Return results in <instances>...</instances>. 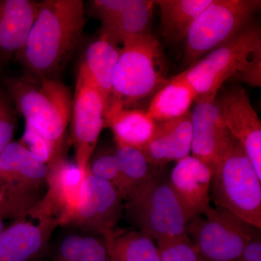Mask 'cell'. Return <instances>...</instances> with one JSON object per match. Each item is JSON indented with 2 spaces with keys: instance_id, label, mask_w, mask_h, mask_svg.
I'll return each instance as SVG.
<instances>
[{
  "instance_id": "obj_1",
  "label": "cell",
  "mask_w": 261,
  "mask_h": 261,
  "mask_svg": "<svg viewBox=\"0 0 261 261\" xmlns=\"http://www.w3.org/2000/svg\"><path fill=\"white\" fill-rule=\"evenodd\" d=\"M86 22L82 0L39 2L37 17L16 57L25 73L56 79L74 53Z\"/></svg>"
},
{
  "instance_id": "obj_2",
  "label": "cell",
  "mask_w": 261,
  "mask_h": 261,
  "mask_svg": "<svg viewBox=\"0 0 261 261\" xmlns=\"http://www.w3.org/2000/svg\"><path fill=\"white\" fill-rule=\"evenodd\" d=\"M183 73L195 92V101L216 99L221 86L228 80L260 87V29L255 25L245 27Z\"/></svg>"
},
{
  "instance_id": "obj_3",
  "label": "cell",
  "mask_w": 261,
  "mask_h": 261,
  "mask_svg": "<svg viewBox=\"0 0 261 261\" xmlns=\"http://www.w3.org/2000/svg\"><path fill=\"white\" fill-rule=\"evenodd\" d=\"M2 82L25 123L65 152V136L73 104L68 87L58 79L27 73L5 77Z\"/></svg>"
},
{
  "instance_id": "obj_4",
  "label": "cell",
  "mask_w": 261,
  "mask_h": 261,
  "mask_svg": "<svg viewBox=\"0 0 261 261\" xmlns=\"http://www.w3.org/2000/svg\"><path fill=\"white\" fill-rule=\"evenodd\" d=\"M168 80L159 40L150 33L130 39L123 43L113 72L110 105L135 107L155 93Z\"/></svg>"
},
{
  "instance_id": "obj_5",
  "label": "cell",
  "mask_w": 261,
  "mask_h": 261,
  "mask_svg": "<svg viewBox=\"0 0 261 261\" xmlns=\"http://www.w3.org/2000/svg\"><path fill=\"white\" fill-rule=\"evenodd\" d=\"M211 187L216 207L260 229L261 178L234 137L215 166Z\"/></svg>"
},
{
  "instance_id": "obj_6",
  "label": "cell",
  "mask_w": 261,
  "mask_h": 261,
  "mask_svg": "<svg viewBox=\"0 0 261 261\" xmlns=\"http://www.w3.org/2000/svg\"><path fill=\"white\" fill-rule=\"evenodd\" d=\"M126 201L127 221L157 241L187 234L186 213L169 179L159 173L130 192Z\"/></svg>"
},
{
  "instance_id": "obj_7",
  "label": "cell",
  "mask_w": 261,
  "mask_h": 261,
  "mask_svg": "<svg viewBox=\"0 0 261 261\" xmlns=\"http://www.w3.org/2000/svg\"><path fill=\"white\" fill-rule=\"evenodd\" d=\"M260 0H213L192 24L186 37L185 59L190 65L222 45L247 27L260 9Z\"/></svg>"
},
{
  "instance_id": "obj_8",
  "label": "cell",
  "mask_w": 261,
  "mask_h": 261,
  "mask_svg": "<svg viewBox=\"0 0 261 261\" xmlns=\"http://www.w3.org/2000/svg\"><path fill=\"white\" fill-rule=\"evenodd\" d=\"M204 216L187 226L203 261H235L258 229L221 207H211Z\"/></svg>"
},
{
  "instance_id": "obj_9",
  "label": "cell",
  "mask_w": 261,
  "mask_h": 261,
  "mask_svg": "<svg viewBox=\"0 0 261 261\" xmlns=\"http://www.w3.org/2000/svg\"><path fill=\"white\" fill-rule=\"evenodd\" d=\"M108 104L85 70L80 66L70 116V142L75 164L84 176L105 128Z\"/></svg>"
},
{
  "instance_id": "obj_10",
  "label": "cell",
  "mask_w": 261,
  "mask_h": 261,
  "mask_svg": "<svg viewBox=\"0 0 261 261\" xmlns=\"http://www.w3.org/2000/svg\"><path fill=\"white\" fill-rule=\"evenodd\" d=\"M123 201L113 184L87 171L80 201L61 226H74L87 233L109 234L123 216Z\"/></svg>"
},
{
  "instance_id": "obj_11",
  "label": "cell",
  "mask_w": 261,
  "mask_h": 261,
  "mask_svg": "<svg viewBox=\"0 0 261 261\" xmlns=\"http://www.w3.org/2000/svg\"><path fill=\"white\" fill-rule=\"evenodd\" d=\"M59 226L51 216L31 211L0 233V261H35L45 252Z\"/></svg>"
},
{
  "instance_id": "obj_12",
  "label": "cell",
  "mask_w": 261,
  "mask_h": 261,
  "mask_svg": "<svg viewBox=\"0 0 261 261\" xmlns=\"http://www.w3.org/2000/svg\"><path fill=\"white\" fill-rule=\"evenodd\" d=\"M49 166L36 159L20 142H12L0 152V193L43 197Z\"/></svg>"
},
{
  "instance_id": "obj_13",
  "label": "cell",
  "mask_w": 261,
  "mask_h": 261,
  "mask_svg": "<svg viewBox=\"0 0 261 261\" xmlns=\"http://www.w3.org/2000/svg\"><path fill=\"white\" fill-rule=\"evenodd\" d=\"M93 15L102 23L100 34L117 44L148 34L154 1L94 0L90 2Z\"/></svg>"
},
{
  "instance_id": "obj_14",
  "label": "cell",
  "mask_w": 261,
  "mask_h": 261,
  "mask_svg": "<svg viewBox=\"0 0 261 261\" xmlns=\"http://www.w3.org/2000/svg\"><path fill=\"white\" fill-rule=\"evenodd\" d=\"M216 103L226 128L243 146L261 178V122L246 92L233 87L225 91Z\"/></svg>"
},
{
  "instance_id": "obj_15",
  "label": "cell",
  "mask_w": 261,
  "mask_h": 261,
  "mask_svg": "<svg viewBox=\"0 0 261 261\" xmlns=\"http://www.w3.org/2000/svg\"><path fill=\"white\" fill-rule=\"evenodd\" d=\"M191 121L192 156L205 163L214 173L233 137L225 125L216 99L196 100Z\"/></svg>"
},
{
  "instance_id": "obj_16",
  "label": "cell",
  "mask_w": 261,
  "mask_h": 261,
  "mask_svg": "<svg viewBox=\"0 0 261 261\" xmlns=\"http://www.w3.org/2000/svg\"><path fill=\"white\" fill-rule=\"evenodd\" d=\"M48 166L47 190L32 211L56 218L61 226L80 201L86 176L65 156Z\"/></svg>"
},
{
  "instance_id": "obj_17",
  "label": "cell",
  "mask_w": 261,
  "mask_h": 261,
  "mask_svg": "<svg viewBox=\"0 0 261 261\" xmlns=\"http://www.w3.org/2000/svg\"><path fill=\"white\" fill-rule=\"evenodd\" d=\"M213 171L205 163L189 155L173 168L169 182L189 221L204 215L211 207Z\"/></svg>"
},
{
  "instance_id": "obj_18",
  "label": "cell",
  "mask_w": 261,
  "mask_h": 261,
  "mask_svg": "<svg viewBox=\"0 0 261 261\" xmlns=\"http://www.w3.org/2000/svg\"><path fill=\"white\" fill-rule=\"evenodd\" d=\"M191 147V112H189L180 118L156 123L150 140L140 150L149 164L159 167L190 155Z\"/></svg>"
},
{
  "instance_id": "obj_19",
  "label": "cell",
  "mask_w": 261,
  "mask_h": 261,
  "mask_svg": "<svg viewBox=\"0 0 261 261\" xmlns=\"http://www.w3.org/2000/svg\"><path fill=\"white\" fill-rule=\"evenodd\" d=\"M39 5L33 0H0V72L23 49Z\"/></svg>"
},
{
  "instance_id": "obj_20",
  "label": "cell",
  "mask_w": 261,
  "mask_h": 261,
  "mask_svg": "<svg viewBox=\"0 0 261 261\" xmlns=\"http://www.w3.org/2000/svg\"><path fill=\"white\" fill-rule=\"evenodd\" d=\"M156 123L147 111L120 105H110L105 127L112 130L116 147H130L141 149L150 140Z\"/></svg>"
},
{
  "instance_id": "obj_21",
  "label": "cell",
  "mask_w": 261,
  "mask_h": 261,
  "mask_svg": "<svg viewBox=\"0 0 261 261\" xmlns=\"http://www.w3.org/2000/svg\"><path fill=\"white\" fill-rule=\"evenodd\" d=\"M121 51L118 44L99 34V37L86 49L80 65L102 93L108 109L112 97L113 72Z\"/></svg>"
},
{
  "instance_id": "obj_22",
  "label": "cell",
  "mask_w": 261,
  "mask_h": 261,
  "mask_svg": "<svg viewBox=\"0 0 261 261\" xmlns=\"http://www.w3.org/2000/svg\"><path fill=\"white\" fill-rule=\"evenodd\" d=\"M195 98L193 89L181 72L154 94L147 113L155 123L180 118L190 112Z\"/></svg>"
},
{
  "instance_id": "obj_23",
  "label": "cell",
  "mask_w": 261,
  "mask_h": 261,
  "mask_svg": "<svg viewBox=\"0 0 261 261\" xmlns=\"http://www.w3.org/2000/svg\"><path fill=\"white\" fill-rule=\"evenodd\" d=\"M213 0H156L161 12V31L168 42L186 39L189 31L200 13Z\"/></svg>"
},
{
  "instance_id": "obj_24",
  "label": "cell",
  "mask_w": 261,
  "mask_h": 261,
  "mask_svg": "<svg viewBox=\"0 0 261 261\" xmlns=\"http://www.w3.org/2000/svg\"><path fill=\"white\" fill-rule=\"evenodd\" d=\"M154 239L143 231L108 234L111 261H160Z\"/></svg>"
},
{
  "instance_id": "obj_25",
  "label": "cell",
  "mask_w": 261,
  "mask_h": 261,
  "mask_svg": "<svg viewBox=\"0 0 261 261\" xmlns=\"http://www.w3.org/2000/svg\"><path fill=\"white\" fill-rule=\"evenodd\" d=\"M119 178L117 190L123 200L130 192L147 181L156 173L154 168L147 162L140 149L130 147H116Z\"/></svg>"
},
{
  "instance_id": "obj_26",
  "label": "cell",
  "mask_w": 261,
  "mask_h": 261,
  "mask_svg": "<svg viewBox=\"0 0 261 261\" xmlns=\"http://www.w3.org/2000/svg\"><path fill=\"white\" fill-rule=\"evenodd\" d=\"M160 261H203L188 234L158 240Z\"/></svg>"
},
{
  "instance_id": "obj_27",
  "label": "cell",
  "mask_w": 261,
  "mask_h": 261,
  "mask_svg": "<svg viewBox=\"0 0 261 261\" xmlns=\"http://www.w3.org/2000/svg\"><path fill=\"white\" fill-rule=\"evenodd\" d=\"M36 158V159L49 165L56 162L65 157V152L57 148L56 146L32 126L25 123L23 137L19 141Z\"/></svg>"
},
{
  "instance_id": "obj_28",
  "label": "cell",
  "mask_w": 261,
  "mask_h": 261,
  "mask_svg": "<svg viewBox=\"0 0 261 261\" xmlns=\"http://www.w3.org/2000/svg\"><path fill=\"white\" fill-rule=\"evenodd\" d=\"M16 109L4 86L0 84V152L13 142L16 127Z\"/></svg>"
},
{
  "instance_id": "obj_29",
  "label": "cell",
  "mask_w": 261,
  "mask_h": 261,
  "mask_svg": "<svg viewBox=\"0 0 261 261\" xmlns=\"http://www.w3.org/2000/svg\"><path fill=\"white\" fill-rule=\"evenodd\" d=\"M87 171L93 176L113 184L117 188L119 171L115 151L94 152L87 166Z\"/></svg>"
},
{
  "instance_id": "obj_30",
  "label": "cell",
  "mask_w": 261,
  "mask_h": 261,
  "mask_svg": "<svg viewBox=\"0 0 261 261\" xmlns=\"http://www.w3.org/2000/svg\"><path fill=\"white\" fill-rule=\"evenodd\" d=\"M77 261H111L108 234L85 232Z\"/></svg>"
},
{
  "instance_id": "obj_31",
  "label": "cell",
  "mask_w": 261,
  "mask_h": 261,
  "mask_svg": "<svg viewBox=\"0 0 261 261\" xmlns=\"http://www.w3.org/2000/svg\"><path fill=\"white\" fill-rule=\"evenodd\" d=\"M84 233H72L62 239L53 261H77L83 243Z\"/></svg>"
},
{
  "instance_id": "obj_32",
  "label": "cell",
  "mask_w": 261,
  "mask_h": 261,
  "mask_svg": "<svg viewBox=\"0 0 261 261\" xmlns=\"http://www.w3.org/2000/svg\"><path fill=\"white\" fill-rule=\"evenodd\" d=\"M260 229L254 233L250 241L244 249L241 255L235 261H261Z\"/></svg>"
},
{
  "instance_id": "obj_33",
  "label": "cell",
  "mask_w": 261,
  "mask_h": 261,
  "mask_svg": "<svg viewBox=\"0 0 261 261\" xmlns=\"http://www.w3.org/2000/svg\"><path fill=\"white\" fill-rule=\"evenodd\" d=\"M5 227H6V226H5V225L4 219L0 218V233L3 232V230L5 229Z\"/></svg>"
}]
</instances>
